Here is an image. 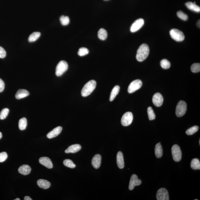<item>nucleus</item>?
<instances>
[{
  "instance_id": "obj_26",
  "label": "nucleus",
  "mask_w": 200,
  "mask_h": 200,
  "mask_svg": "<svg viewBox=\"0 0 200 200\" xmlns=\"http://www.w3.org/2000/svg\"><path fill=\"white\" fill-rule=\"evenodd\" d=\"M40 32H34L29 36L28 38V41L30 42H33L36 41L40 38Z\"/></svg>"
},
{
  "instance_id": "obj_27",
  "label": "nucleus",
  "mask_w": 200,
  "mask_h": 200,
  "mask_svg": "<svg viewBox=\"0 0 200 200\" xmlns=\"http://www.w3.org/2000/svg\"><path fill=\"white\" fill-rule=\"evenodd\" d=\"M27 125V121L26 119L23 118L21 119L19 122V128L21 130L26 129Z\"/></svg>"
},
{
  "instance_id": "obj_4",
  "label": "nucleus",
  "mask_w": 200,
  "mask_h": 200,
  "mask_svg": "<svg viewBox=\"0 0 200 200\" xmlns=\"http://www.w3.org/2000/svg\"><path fill=\"white\" fill-rule=\"evenodd\" d=\"M68 65L65 61H60L56 67V74L57 77H60L67 70Z\"/></svg>"
},
{
  "instance_id": "obj_5",
  "label": "nucleus",
  "mask_w": 200,
  "mask_h": 200,
  "mask_svg": "<svg viewBox=\"0 0 200 200\" xmlns=\"http://www.w3.org/2000/svg\"><path fill=\"white\" fill-rule=\"evenodd\" d=\"M170 35L171 38L176 41H182L184 39V33L181 30L176 29H173L171 30L170 31Z\"/></svg>"
},
{
  "instance_id": "obj_25",
  "label": "nucleus",
  "mask_w": 200,
  "mask_h": 200,
  "mask_svg": "<svg viewBox=\"0 0 200 200\" xmlns=\"http://www.w3.org/2000/svg\"><path fill=\"white\" fill-rule=\"evenodd\" d=\"M191 167L193 169L196 170V169H200V162L199 159L197 158H195L192 159L191 162Z\"/></svg>"
},
{
  "instance_id": "obj_11",
  "label": "nucleus",
  "mask_w": 200,
  "mask_h": 200,
  "mask_svg": "<svg viewBox=\"0 0 200 200\" xmlns=\"http://www.w3.org/2000/svg\"><path fill=\"white\" fill-rule=\"evenodd\" d=\"M141 183V181L138 179L136 174H133L130 178L129 182V189L130 190H133L135 186L140 185Z\"/></svg>"
},
{
  "instance_id": "obj_3",
  "label": "nucleus",
  "mask_w": 200,
  "mask_h": 200,
  "mask_svg": "<svg viewBox=\"0 0 200 200\" xmlns=\"http://www.w3.org/2000/svg\"><path fill=\"white\" fill-rule=\"evenodd\" d=\"M187 106V104L184 101H181L178 103L176 109V114L178 117H181L185 114Z\"/></svg>"
},
{
  "instance_id": "obj_2",
  "label": "nucleus",
  "mask_w": 200,
  "mask_h": 200,
  "mask_svg": "<svg viewBox=\"0 0 200 200\" xmlns=\"http://www.w3.org/2000/svg\"><path fill=\"white\" fill-rule=\"evenodd\" d=\"M96 83L94 80H91L84 85L81 91V95L83 97H86L90 95L96 87Z\"/></svg>"
},
{
  "instance_id": "obj_14",
  "label": "nucleus",
  "mask_w": 200,
  "mask_h": 200,
  "mask_svg": "<svg viewBox=\"0 0 200 200\" xmlns=\"http://www.w3.org/2000/svg\"><path fill=\"white\" fill-rule=\"evenodd\" d=\"M62 127L58 126L54 129L51 131L47 134V138L50 139L55 138L59 135L62 131Z\"/></svg>"
},
{
  "instance_id": "obj_40",
  "label": "nucleus",
  "mask_w": 200,
  "mask_h": 200,
  "mask_svg": "<svg viewBox=\"0 0 200 200\" xmlns=\"http://www.w3.org/2000/svg\"><path fill=\"white\" fill-rule=\"evenodd\" d=\"M24 199L25 200H32L31 198H30L29 196H25L24 197Z\"/></svg>"
},
{
  "instance_id": "obj_38",
  "label": "nucleus",
  "mask_w": 200,
  "mask_h": 200,
  "mask_svg": "<svg viewBox=\"0 0 200 200\" xmlns=\"http://www.w3.org/2000/svg\"><path fill=\"white\" fill-rule=\"evenodd\" d=\"M6 52L2 47H0V58H3L5 57Z\"/></svg>"
},
{
  "instance_id": "obj_12",
  "label": "nucleus",
  "mask_w": 200,
  "mask_h": 200,
  "mask_svg": "<svg viewBox=\"0 0 200 200\" xmlns=\"http://www.w3.org/2000/svg\"><path fill=\"white\" fill-rule=\"evenodd\" d=\"M152 102L156 106L160 107L164 102V98L161 94L159 93H156L152 98Z\"/></svg>"
},
{
  "instance_id": "obj_37",
  "label": "nucleus",
  "mask_w": 200,
  "mask_h": 200,
  "mask_svg": "<svg viewBox=\"0 0 200 200\" xmlns=\"http://www.w3.org/2000/svg\"><path fill=\"white\" fill-rule=\"evenodd\" d=\"M8 158V155L6 152H2L0 153V162H4Z\"/></svg>"
},
{
  "instance_id": "obj_35",
  "label": "nucleus",
  "mask_w": 200,
  "mask_h": 200,
  "mask_svg": "<svg viewBox=\"0 0 200 200\" xmlns=\"http://www.w3.org/2000/svg\"><path fill=\"white\" fill-rule=\"evenodd\" d=\"M191 72L198 73L200 71V64L199 63H195L192 64L191 67Z\"/></svg>"
},
{
  "instance_id": "obj_41",
  "label": "nucleus",
  "mask_w": 200,
  "mask_h": 200,
  "mask_svg": "<svg viewBox=\"0 0 200 200\" xmlns=\"http://www.w3.org/2000/svg\"><path fill=\"white\" fill-rule=\"evenodd\" d=\"M200 20H199V21H198V22H197V24H197L198 27L199 28H200Z\"/></svg>"
},
{
  "instance_id": "obj_18",
  "label": "nucleus",
  "mask_w": 200,
  "mask_h": 200,
  "mask_svg": "<svg viewBox=\"0 0 200 200\" xmlns=\"http://www.w3.org/2000/svg\"><path fill=\"white\" fill-rule=\"evenodd\" d=\"M117 164L118 167L120 169L123 168L124 167V161L123 153L121 152H119L117 155Z\"/></svg>"
},
{
  "instance_id": "obj_44",
  "label": "nucleus",
  "mask_w": 200,
  "mask_h": 200,
  "mask_svg": "<svg viewBox=\"0 0 200 200\" xmlns=\"http://www.w3.org/2000/svg\"><path fill=\"white\" fill-rule=\"evenodd\" d=\"M199 144H200V140H199Z\"/></svg>"
},
{
  "instance_id": "obj_7",
  "label": "nucleus",
  "mask_w": 200,
  "mask_h": 200,
  "mask_svg": "<svg viewBox=\"0 0 200 200\" xmlns=\"http://www.w3.org/2000/svg\"><path fill=\"white\" fill-rule=\"evenodd\" d=\"M133 115L130 112H127L123 115L121 119V123L123 126H127L130 125L133 121Z\"/></svg>"
},
{
  "instance_id": "obj_22",
  "label": "nucleus",
  "mask_w": 200,
  "mask_h": 200,
  "mask_svg": "<svg viewBox=\"0 0 200 200\" xmlns=\"http://www.w3.org/2000/svg\"><path fill=\"white\" fill-rule=\"evenodd\" d=\"M162 147L160 144V143H157L155 147V154L157 158H160L163 155Z\"/></svg>"
},
{
  "instance_id": "obj_33",
  "label": "nucleus",
  "mask_w": 200,
  "mask_h": 200,
  "mask_svg": "<svg viewBox=\"0 0 200 200\" xmlns=\"http://www.w3.org/2000/svg\"><path fill=\"white\" fill-rule=\"evenodd\" d=\"M9 112V109L8 108H5L2 110L0 113V119L3 120L7 117Z\"/></svg>"
},
{
  "instance_id": "obj_28",
  "label": "nucleus",
  "mask_w": 200,
  "mask_h": 200,
  "mask_svg": "<svg viewBox=\"0 0 200 200\" xmlns=\"http://www.w3.org/2000/svg\"><path fill=\"white\" fill-rule=\"evenodd\" d=\"M199 127L198 126H195L189 129L186 132V134L188 135H191L194 134L197 132L199 130Z\"/></svg>"
},
{
  "instance_id": "obj_9",
  "label": "nucleus",
  "mask_w": 200,
  "mask_h": 200,
  "mask_svg": "<svg viewBox=\"0 0 200 200\" xmlns=\"http://www.w3.org/2000/svg\"><path fill=\"white\" fill-rule=\"evenodd\" d=\"M144 24V21L142 19H139L134 22L130 27V30L132 33H135L142 28Z\"/></svg>"
},
{
  "instance_id": "obj_17",
  "label": "nucleus",
  "mask_w": 200,
  "mask_h": 200,
  "mask_svg": "<svg viewBox=\"0 0 200 200\" xmlns=\"http://www.w3.org/2000/svg\"><path fill=\"white\" fill-rule=\"evenodd\" d=\"M37 183L39 187L44 189L49 188L51 186L50 183L44 179H39L37 181Z\"/></svg>"
},
{
  "instance_id": "obj_16",
  "label": "nucleus",
  "mask_w": 200,
  "mask_h": 200,
  "mask_svg": "<svg viewBox=\"0 0 200 200\" xmlns=\"http://www.w3.org/2000/svg\"><path fill=\"white\" fill-rule=\"evenodd\" d=\"M31 171V167L27 165H22L18 169L19 173L24 175H28L30 174Z\"/></svg>"
},
{
  "instance_id": "obj_21",
  "label": "nucleus",
  "mask_w": 200,
  "mask_h": 200,
  "mask_svg": "<svg viewBox=\"0 0 200 200\" xmlns=\"http://www.w3.org/2000/svg\"><path fill=\"white\" fill-rule=\"evenodd\" d=\"M186 5L187 7L190 10L196 12H200V7L197 5L195 3L191 2H188L186 3Z\"/></svg>"
},
{
  "instance_id": "obj_45",
  "label": "nucleus",
  "mask_w": 200,
  "mask_h": 200,
  "mask_svg": "<svg viewBox=\"0 0 200 200\" xmlns=\"http://www.w3.org/2000/svg\"><path fill=\"white\" fill-rule=\"evenodd\" d=\"M104 1H108V0H104Z\"/></svg>"
},
{
  "instance_id": "obj_32",
  "label": "nucleus",
  "mask_w": 200,
  "mask_h": 200,
  "mask_svg": "<svg viewBox=\"0 0 200 200\" xmlns=\"http://www.w3.org/2000/svg\"><path fill=\"white\" fill-rule=\"evenodd\" d=\"M60 21L62 25L66 26L69 24L70 20L68 16H62L60 18Z\"/></svg>"
},
{
  "instance_id": "obj_10",
  "label": "nucleus",
  "mask_w": 200,
  "mask_h": 200,
  "mask_svg": "<svg viewBox=\"0 0 200 200\" xmlns=\"http://www.w3.org/2000/svg\"><path fill=\"white\" fill-rule=\"evenodd\" d=\"M157 200H169L168 192L167 189L161 188L158 190L157 194Z\"/></svg>"
},
{
  "instance_id": "obj_6",
  "label": "nucleus",
  "mask_w": 200,
  "mask_h": 200,
  "mask_svg": "<svg viewBox=\"0 0 200 200\" xmlns=\"http://www.w3.org/2000/svg\"><path fill=\"white\" fill-rule=\"evenodd\" d=\"M172 154L174 161L179 162L182 158V152L178 145H174L172 147Z\"/></svg>"
},
{
  "instance_id": "obj_13",
  "label": "nucleus",
  "mask_w": 200,
  "mask_h": 200,
  "mask_svg": "<svg viewBox=\"0 0 200 200\" xmlns=\"http://www.w3.org/2000/svg\"><path fill=\"white\" fill-rule=\"evenodd\" d=\"M39 162L45 167L48 169H52L53 167V164L50 158L47 157H42L39 159Z\"/></svg>"
},
{
  "instance_id": "obj_39",
  "label": "nucleus",
  "mask_w": 200,
  "mask_h": 200,
  "mask_svg": "<svg viewBox=\"0 0 200 200\" xmlns=\"http://www.w3.org/2000/svg\"><path fill=\"white\" fill-rule=\"evenodd\" d=\"M5 88V84L2 79H0V92H2Z\"/></svg>"
},
{
  "instance_id": "obj_43",
  "label": "nucleus",
  "mask_w": 200,
  "mask_h": 200,
  "mask_svg": "<svg viewBox=\"0 0 200 200\" xmlns=\"http://www.w3.org/2000/svg\"><path fill=\"white\" fill-rule=\"evenodd\" d=\"M14 200H20L19 198H16V199H14Z\"/></svg>"
},
{
  "instance_id": "obj_19",
  "label": "nucleus",
  "mask_w": 200,
  "mask_h": 200,
  "mask_svg": "<svg viewBox=\"0 0 200 200\" xmlns=\"http://www.w3.org/2000/svg\"><path fill=\"white\" fill-rule=\"evenodd\" d=\"M29 92L25 89H20L18 90L15 95V98L16 99H20L22 98L27 97L29 95Z\"/></svg>"
},
{
  "instance_id": "obj_8",
  "label": "nucleus",
  "mask_w": 200,
  "mask_h": 200,
  "mask_svg": "<svg viewBox=\"0 0 200 200\" xmlns=\"http://www.w3.org/2000/svg\"><path fill=\"white\" fill-rule=\"evenodd\" d=\"M142 82L141 80L139 79L133 81L129 86L128 92L130 94H132L135 92L142 87Z\"/></svg>"
},
{
  "instance_id": "obj_31",
  "label": "nucleus",
  "mask_w": 200,
  "mask_h": 200,
  "mask_svg": "<svg viewBox=\"0 0 200 200\" xmlns=\"http://www.w3.org/2000/svg\"><path fill=\"white\" fill-rule=\"evenodd\" d=\"M63 163L64 165L66 166V167L71 168L73 169L76 167L75 164L70 159H65V160H64Z\"/></svg>"
},
{
  "instance_id": "obj_29",
  "label": "nucleus",
  "mask_w": 200,
  "mask_h": 200,
  "mask_svg": "<svg viewBox=\"0 0 200 200\" xmlns=\"http://www.w3.org/2000/svg\"><path fill=\"white\" fill-rule=\"evenodd\" d=\"M161 67L164 69H168L171 67L170 62L167 59H164L160 62Z\"/></svg>"
},
{
  "instance_id": "obj_24",
  "label": "nucleus",
  "mask_w": 200,
  "mask_h": 200,
  "mask_svg": "<svg viewBox=\"0 0 200 200\" xmlns=\"http://www.w3.org/2000/svg\"><path fill=\"white\" fill-rule=\"evenodd\" d=\"M108 36V33L106 30L103 28H101L98 32V38L101 40H106Z\"/></svg>"
},
{
  "instance_id": "obj_1",
  "label": "nucleus",
  "mask_w": 200,
  "mask_h": 200,
  "mask_svg": "<svg viewBox=\"0 0 200 200\" xmlns=\"http://www.w3.org/2000/svg\"><path fill=\"white\" fill-rule=\"evenodd\" d=\"M150 53V48L148 46L143 44L139 47L137 51L136 58L139 62H141L145 60Z\"/></svg>"
},
{
  "instance_id": "obj_34",
  "label": "nucleus",
  "mask_w": 200,
  "mask_h": 200,
  "mask_svg": "<svg viewBox=\"0 0 200 200\" xmlns=\"http://www.w3.org/2000/svg\"><path fill=\"white\" fill-rule=\"evenodd\" d=\"M89 51L87 48L86 47H81L79 49L78 52V55L81 57H83L87 55L89 53Z\"/></svg>"
},
{
  "instance_id": "obj_20",
  "label": "nucleus",
  "mask_w": 200,
  "mask_h": 200,
  "mask_svg": "<svg viewBox=\"0 0 200 200\" xmlns=\"http://www.w3.org/2000/svg\"><path fill=\"white\" fill-rule=\"evenodd\" d=\"M81 149V146L79 144H74L71 145L68 147L67 150H65V152L67 153H75L78 152Z\"/></svg>"
},
{
  "instance_id": "obj_23",
  "label": "nucleus",
  "mask_w": 200,
  "mask_h": 200,
  "mask_svg": "<svg viewBox=\"0 0 200 200\" xmlns=\"http://www.w3.org/2000/svg\"><path fill=\"white\" fill-rule=\"evenodd\" d=\"M120 91V87L118 85L115 86L112 91L110 95V101H112L117 95Z\"/></svg>"
},
{
  "instance_id": "obj_15",
  "label": "nucleus",
  "mask_w": 200,
  "mask_h": 200,
  "mask_svg": "<svg viewBox=\"0 0 200 200\" xmlns=\"http://www.w3.org/2000/svg\"><path fill=\"white\" fill-rule=\"evenodd\" d=\"M101 157L99 154H96L93 157L91 164L95 169H98L101 166Z\"/></svg>"
},
{
  "instance_id": "obj_42",
  "label": "nucleus",
  "mask_w": 200,
  "mask_h": 200,
  "mask_svg": "<svg viewBox=\"0 0 200 200\" xmlns=\"http://www.w3.org/2000/svg\"><path fill=\"white\" fill-rule=\"evenodd\" d=\"M2 133L1 132H0V140L2 138Z\"/></svg>"
},
{
  "instance_id": "obj_30",
  "label": "nucleus",
  "mask_w": 200,
  "mask_h": 200,
  "mask_svg": "<svg viewBox=\"0 0 200 200\" xmlns=\"http://www.w3.org/2000/svg\"><path fill=\"white\" fill-rule=\"evenodd\" d=\"M147 112L149 119L150 121L155 119L156 117L151 107H149L147 108Z\"/></svg>"
},
{
  "instance_id": "obj_36",
  "label": "nucleus",
  "mask_w": 200,
  "mask_h": 200,
  "mask_svg": "<svg viewBox=\"0 0 200 200\" xmlns=\"http://www.w3.org/2000/svg\"><path fill=\"white\" fill-rule=\"evenodd\" d=\"M177 15L178 17L184 21H187L188 19V17L185 13L183 12L182 11H179L178 12Z\"/></svg>"
}]
</instances>
